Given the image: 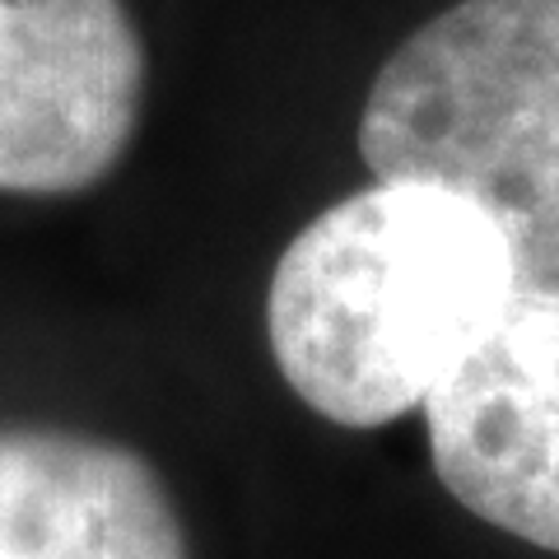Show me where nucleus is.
Here are the masks:
<instances>
[{"label":"nucleus","mask_w":559,"mask_h":559,"mask_svg":"<svg viewBox=\"0 0 559 559\" xmlns=\"http://www.w3.org/2000/svg\"><path fill=\"white\" fill-rule=\"evenodd\" d=\"M518 299L513 252L480 205L378 178L275 261L266 341L308 411L378 429L425 411Z\"/></svg>","instance_id":"nucleus-1"},{"label":"nucleus","mask_w":559,"mask_h":559,"mask_svg":"<svg viewBox=\"0 0 559 559\" xmlns=\"http://www.w3.org/2000/svg\"><path fill=\"white\" fill-rule=\"evenodd\" d=\"M382 182H433L503 234L522 299L559 304V0H457L382 61L359 117Z\"/></svg>","instance_id":"nucleus-2"},{"label":"nucleus","mask_w":559,"mask_h":559,"mask_svg":"<svg viewBox=\"0 0 559 559\" xmlns=\"http://www.w3.org/2000/svg\"><path fill=\"white\" fill-rule=\"evenodd\" d=\"M145 43L121 0H0V191L75 197L127 159Z\"/></svg>","instance_id":"nucleus-3"},{"label":"nucleus","mask_w":559,"mask_h":559,"mask_svg":"<svg viewBox=\"0 0 559 559\" xmlns=\"http://www.w3.org/2000/svg\"><path fill=\"white\" fill-rule=\"evenodd\" d=\"M425 419L448 495L559 555V304L518 299L425 401Z\"/></svg>","instance_id":"nucleus-4"},{"label":"nucleus","mask_w":559,"mask_h":559,"mask_svg":"<svg viewBox=\"0 0 559 559\" xmlns=\"http://www.w3.org/2000/svg\"><path fill=\"white\" fill-rule=\"evenodd\" d=\"M0 559H191L150 457L117 439L0 425Z\"/></svg>","instance_id":"nucleus-5"}]
</instances>
